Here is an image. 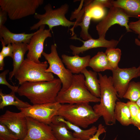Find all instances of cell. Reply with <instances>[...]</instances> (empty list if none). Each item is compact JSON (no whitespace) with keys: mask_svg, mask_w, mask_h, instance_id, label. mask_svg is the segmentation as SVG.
I'll use <instances>...</instances> for the list:
<instances>
[{"mask_svg":"<svg viewBox=\"0 0 140 140\" xmlns=\"http://www.w3.org/2000/svg\"><path fill=\"white\" fill-rule=\"evenodd\" d=\"M0 40L2 45V49L0 53L5 58L7 57H9L12 58L13 55V47L11 44H8L7 46H5L3 39L0 38Z\"/></svg>","mask_w":140,"mask_h":140,"instance_id":"1f68e13d","label":"cell"},{"mask_svg":"<svg viewBox=\"0 0 140 140\" xmlns=\"http://www.w3.org/2000/svg\"><path fill=\"white\" fill-rule=\"evenodd\" d=\"M136 120L137 121L140 123V109H139L137 114Z\"/></svg>","mask_w":140,"mask_h":140,"instance_id":"ab89813d","label":"cell"},{"mask_svg":"<svg viewBox=\"0 0 140 140\" xmlns=\"http://www.w3.org/2000/svg\"><path fill=\"white\" fill-rule=\"evenodd\" d=\"M61 104L57 102L33 105L20 110L26 116L43 123L50 125L53 118L57 115Z\"/></svg>","mask_w":140,"mask_h":140,"instance_id":"30bf717a","label":"cell"},{"mask_svg":"<svg viewBox=\"0 0 140 140\" xmlns=\"http://www.w3.org/2000/svg\"><path fill=\"white\" fill-rule=\"evenodd\" d=\"M89 103L61 104L57 115L81 128H87L100 117Z\"/></svg>","mask_w":140,"mask_h":140,"instance_id":"3957f363","label":"cell"},{"mask_svg":"<svg viewBox=\"0 0 140 140\" xmlns=\"http://www.w3.org/2000/svg\"><path fill=\"white\" fill-rule=\"evenodd\" d=\"M126 103L130 109L132 124L140 130V123L136 120L137 115L140 109L139 108L135 102L129 101Z\"/></svg>","mask_w":140,"mask_h":140,"instance_id":"f546056e","label":"cell"},{"mask_svg":"<svg viewBox=\"0 0 140 140\" xmlns=\"http://www.w3.org/2000/svg\"><path fill=\"white\" fill-rule=\"evenodd\" d=\"M81 73L85 77V85L88 91L94 96L100 98V85L97 72L88 70L86 68Z\"/></svg>","mask_w":140,"mask_h":140,"instance_id":"ffe728a7","label":"cell"},{"mask_svg":"<svg viewBox=\"0 0 140 140\" xmlns=\"http://www.w3.org/2000/svg\"><path fill=\"white\" fill-rule=\"evenodd\" d=\"M61 57L62 61L66 66L67 68L74 74L81 73L83 70L88 66L91 58L89 55L80 57L78 55L70 56L63 54Z\"/></svg>","mask_w":140,"mask_h":140,"instance_id":"2e32d148","label":"cell"},{"mask_svg":"<svg viewBox=\"0 0 140 140\" xmlns=\"http://www.w3.org/2000/svg\"><path fill=\"white\" fill-rule=\"evenodd\" d=\"M100 85V101L93 108L100 117H102L106 124L111 125L115 124L114 110L118 98L117 93L113 85L112 77L98 74Z\"/></svg>","mask_w":140,"mask_h":140,"instance_id":"7a4b0ae2","label":"cell"},{"mask_svg":"<svg viewBox=\"0 0 140 140\" xmlns=\"http://www.w3.org/2000/svg\"><path fill=\"white\" fill-rule=\"evenodd\" d=\"M62 86L59 78L49 81L26 82L19 87L17 93L27 98L33 105L54 103Z\"/></svg>","mask_w":140,"mask_h":140,"instance_id":"6da1fadb","label":"cell"},{"mask_svg":"<svg viewBox=\"0 0 140 140\" xmlns=\"http://www.w3.org/2000/svg\"><path fill=\"white\" fill-rule=\"evenodd\" d=\"M18 140L5 125L0 123V140Z\"/></svg>","mask_w":140,"mask_h":140,"instance_id":"4dcf8cb0","label":"cell"},{"mask_svg":"<svg viewBox=\"0 0 140 140\" xmlns=\"http://www.w3.org/2000/svg\"><path fill=\"white\" fill-rule=\"evenodd\" d=\"M15 92L11 91L9 94L3 93L0 90V109H3L6 106H13L19 110L21 109L29 107L31 105L28 103L20 100L15 95Z\"/></svg>","mask_w":140,"mask_h":140,"instance_id":"7402d4cb","label":"cell"},{"mask_svg":"<svg viewBox=\"0 0 140 140\" xmlns=\"http://www.w3.org/2000/svg\"><path fill=\"white\" fill-rule=\"evenodd\" d=\"M9 70L6 69L0 74V84L6 86L11 90V91L17 93L19 87L13 86L10 85L6 80V75L9 73Z\"/></svg>","mask_w":140,"mask_h":140,"instance_id":"d6a6232c","label":"cell"},{"mask_svg":"<svg viewBox=\"0 0 140 140\" xmlns=\"http://www.w3.org/2000/svg\"><path fill=\"white\" fill-rule=\"evenodd\" d=\"M112 71L114 87L118 97L122 99L127 90L131 80L138 77L140 72V65L137 67H133L120 68L118 67Z\"/></svg>","mask_w":140,"mask_h":140,"instance_id":"7c38bea8","label":"cell"},{"mask_svg":"<svg viewBox=\"0 0 140 140\" xmlns=\"http://www.w3.org/2000/svg\"><path fill=\"white\" fill-rule=\"evenodd\" d=\"M57 48L55 44H52L51 47V52L48 54L43 51L42 55L49 65L45 71L53 73L58 77L62 83V88L60 91H63L70 86L73 75L65 67L62 60L58 55Z\"/></svg>","mask_w":140,"mask_h":140,"instance_id":"ba28073f","label":"cell"},{"mask_svg":"<svg viewBox=\"0 0 140 140\" xmlns=\"http://www.w3.org/2000/svg\"><path fill=\"white\" fill-rule=\"evenodd\" d=\"M4 58L2 55L0 53V70H3L4 69Z\"/></svg>","mask_w":140,"mask_h":140,"instance_id":"74e56055","label":"cell"},{"mask_svg":"<svg viewBox=\"0 0 140 140\" xmlns=\"http://www.w3.org/2000/svg\"><path fill=\"white\" fill-rule=\"evenodd\" d=\"M48 63L46 61L37 63L25 59L15 77L20 85L26 82L52 80L54 79L53 74L45 71Z\"/></svg>","mask_w":140,"mask_h":140,"instance_id":"8992f818","label":"cell"},{"mask_svg":"<svg viewBox=\"0 0 140 140\" xmlns=\"http://www.w3.org/2000/svg\"><path fill=\"white\" fill-rule=\"evenodd\" d=\"M49 125L57 140H80L75 137L62 122H52Z\"/></svg>","mask_w":140,"mask_h":140,"instance_id":"d4e9b609","label":"cell"},{"mask_svg":"<svg viewBox=\"0 0 140 140\" xmlns=\"http://www.w3.org/2000/svg\"><path fill=\"white\" fill-rule=\"evenodd\" d=\"M70 39L78 40L81 41L83 45L79 47L71 45L69 48L72 51V53L74 55L83 53L84 52L89 49L97 47H103L107 48H115L119 43V41L114 39L107 40L105 38H99L94 39L92 38L86 40L81 39L77 37L76 35L72 37Z\"/></svg>","mask_w":140,"mask_h":140,"instance_id":"9a60e30c","label":"cell"},{"mask_svg":"<svg viewBox=\"0 0 140 140\" xmlns=\"http://www.w3.org/2000/svg\"><path fill=\"white\" fill-rule=\"evenodd\" d=\"M114 114L116 120L122 125L128 126L132 124L130 113L127 103L120 101H117Z\"/></svg>","mask_w":140,"mask_h":140,"instance_id":"603a6c76","label":"cell"},{"mask_svg":"<svg viewBox=\"0 0 140 140\" xmlns=\"http://www.w3.org/2000/svg\"><path fill=\"white\" fill-rule=\"evenodd\" d=\"M45 25H43L40 26L39 30L35 32L28 44L27 58L37 63L41 62L39 59L41 58L44 51L45 40L48 37H52L51 30L45 29Z\"/></svg>","mask_w":140,"mask_h":140,"instance_id":"4fadbf2b","label":"cell"},{"mask_svg":"<svg viewBox=\"0 0 140 140\" xmlns=\"http://www.w3.org/2000/svg\"><path fill=\"white\" fill-rule=\"evenodd\" d=\"M113 6L122 9L130 17H140V0L113 1Z\"/></svg>","mask_w":140,"mask_h":140,"instance_id":"44dd1931","label":"cell"},{"mask_svg":"<svg viewBox=\"0 0 140 140\" xmlns=\"http://www.w3.org/2000/svg\"><path fill=\"white\" fill-rule=\"evenodd\" d=\"M0 123L5 125L18 138L22 140L27 132V117L21 112L7 110L0 117Z\"/></svg>","mask_w":140,"mask_h":140,"instance_id":"8fae6325","label":"cell"},{"mask_svg":"<svg viewBox=\"0 0 140 140\" xmlns=\"http://www.w3.org/2000/svg\"><path fill=\"white\" fill-rule=\"evenodd\" d=\"M82 19L81 22L78 23L76 25V26H79L81 27V30L80 37L83 40H86L92 38L88 32L92 18L88 13L85 11L84 14Z\"/></svg>","mask_w":140,"mask_h":140,"instance_id":"83f0119b","label":"cell"},{"mask_svg":"<svg viewBox=\"0 0 140 140\" xmlns=\"http://www.w3.org/2000/svg\"><path fill=\"white\" fill-rule=\"evenodd\" d=\"M129 17L130 16L121 8L114 6L110 8L107 14L96 26L99 38H105L107 31L115 24L124 27L127 32H132L128 26Z\"/></svg>","mask_w":140,"mask_h":140,"instance_id":"9c48e42d","label":"cell"},{"mask_svg":"<svg viewBox=\"0 0 140 140\" xmlns=\"http://www.w3.org/2000/svg\"><path fill=\"white\" fill-rule=\"evenodd\" d=\"M13 47V69L9 73V79L11 80L21 66L24 59V56L28 51V44L23 43L12 44Z\"/></svg>","mask_w":140,"mask_h":140,"instance_id":"ac0fdd59","label":"cell"},{"mask_svg":"<svg viewBox=\"0 0 140 140\" xmlns=\"http://www.w3.org/2000/svg\"><path fill=\"white\" fill-rule=\"evenodd\" d=\"M52 122H61L64 123L68 129L73 131V136L80 140H88L96 132L97 128L93 125L89 128L83 130L79 126L66 120L61 116L56 115L52 119Z\"/></svg>","mask_w":140,"mask_h":140,"instance_id":"e0dca14e","label":"cell"},{"mask_svg":"<svg viewBox=\"0 0 140 140\" xmlns=\"http://www.w3.org/2000/svg\"><path fill=\"white\" fill-rule=\"evenodd\" d=\"M123 98L135 102L140 98V82L130 81Z\"/></svg>","mask_w":140,"mask_h":140,"instance_id":"4316f807","label":"cell"},{"mask_svg":"<svg viewBox=\"0 0 140 140\" xmlns=\"http://www.w3.org/2000/svg\"><path fill=\"white\" fill-rule=\"evenodd\" d=\"M43 0H0V9L7 13L12 20L19 19L36 12Z\"/></svg>","mask_w":140,"mask_h":140,"instance_id":"52a82bcc","label":"cell"},{"mask_svg":"<svg viewBox=\"0 0 140 140\" xmlns=\"http://www.w3.org/2000/svg\"><path fill=\"white\" fill-rule=\"evenodd\" d=\"M128 26L130 29L137 34L138 38L140 39V18L137 21L129 22Z\"/></svg>","mask_w":140,"mask_h":140,"instance_id":"e575fe53","label":"cell"},{"mask_svg":"<svg viewBox=\"0 0 140 140\" xmlns=\"http://www.w3.org/2000/svg\"><path fill=\"white\" fill-rule=\"evenodd\" d=\"M106 131L104 126L100 124L98 126L97 130L96 133L88 140H101L99 138L101 134L106 132Z\"/></svg>","mask_w":140,"mask_h":140,"instance_id":"d590c367","label":"cell"},{"mask_svg":"<svg viewBox=\"0 0 140 140\" xmlns=\"http://www.w3.org/2000/svg\"><path fill=\"white\" fill-rule=\"evenodd\" d=\"M69 5L65 3L59 7L53 9L50 3L46 5L44 7L45 11V13L41 14L36 13L34 15V18L38 19L39 21L30 27V30H37L43 25H47L51 30L55 26H61L68 27L71 26L75 27L76 23L72 22L67 19L65 15L69 10Z\"/></svg>","mask_w":140,"mask_h":140,"instance_id":"5b68a950","label":"cell"},{"mask_svg":"<svg viewBox=\"0 0 140 140\" xmlns=\"http://www.w3.org/2000/svg\"><path fill=\"white\" fill-rule=\"evenodd\" d=\"M34 33H15L11 32L4 25L0 27V38H3L5 45L20 43L29 44Z\"/></svg>","mask_w":140,"mask_h":140,"instance_id":"d6986e66","label":"cell"},{"mask_svg":"<svg viewBox=\"0 0 140 140\" xmlns=\"http://www.w3.org/2000/svg\"><path fill=\"white\" fill-rule=\"evenodd\" d=\"M85 77L81 73L73 75L71 84L63 91H60L56 101L61 104H77L90 102L97 103L100 98L92 95L85 85Z\"/></svg>","mask_w":140,"mask_h":140,"instance_id":"277c9868","label":"cell"},{"mask_svg":"<svg viewBox=\"0 0 140 140\" xmlns=\"http://www.w3.org/2000/svg\"><path fill=\"white\" fill-rule=\"evenodd\" d=\"M26 117L27 132L22 140H57L49 125Z\"/></svg>","mask_w":140,"mask_h":140,"instance_id":"5bb4252c","label":"cell"},{"mask_svg":"<svg viewBox=\"0 0 140 140\" xmlns=\"http://www.w3.org/2000/svg\"><path fill=\"white\" fill-rule=\"evenodd\" d=\"M135 103L140 109V98Z\"/></svg>","mask_w":140,"mask_h":140,"instance_id":"60d3db41","label":"cell"},{"mask_svg":"<svg viewBox=\"0 0 140 140\" xmlns=\"http://www.w3.org/2000/svg\"><path fill=\"white\" fill-rule=\"evenodd\" d=\"M7 13L1 9L0 10V27L4 25L7 20Z\"/></svg>","mask_w":140,"mask_h":140,"instance_id":"8d00e7d4","label":"cell"},{"mask_svg":"<svg viewBox=\"0 0 140 140\" xmlns=\"http://www.w3.org/2000/svg\"><path fill=\"white\" fill-rule=\"evenodd\" d=\"M85 5V11L92 18L98 20L103 18L105 16L106 10L104 8L98 6H95L90 7L88 5L90 3L86 2Z\"/></svg>","mask_w":140,"mask_h":140,"instance_id":"f1b7e54d","label":"cell"},{"mask_svg":"<svg viewBox=\"0 0 140 140\" xmlns=\"http://www.w3.org/2000/svg\"><path fill=\"white\" fill-rule=\"evenodd\" d=\"M105 53L113 70L118 68L121 55V50L118 48H109L107 49Z\"/></svg>","mask_w":140,"mask_h":140,"instance_id":"484cf974","label":"cell"},{"mask_svg":"<svg viewBox=\"0 0 140 140\" xmlns=\"http://www.w3.org/2000/svg\"><path fill=\"white\" fill-rule=\"evenodd\" d=\"M88 66L96 72H103L106 70H113L110 65L105 53L98 52L97 54L91 58Z\"/></svg>","mask_w":140,"mask_h":140,"instance_id":"cb8c5ba5","label":"cell"},{"mask_svg":"<svg viewBox=\"0 0 140 140\" xmlns=\"http://www.w3.org/2000/svg\"><path fill=\"white\" fill-rule=\"evenodd\" d=\"M135 43L137 45L140 46V41L137 38H136L135 40ZM138 77L140 76V72L138 75Z\"/></svg>","mask_w":140,"mask_h":140,"instance_id":"f35d334b","label":"cell"},{"mask_svg":"<svg viewBox=\"0 0 140 140\" xmlns=\"http://www.w3.org/2000/svg\"><path fill=\"white\" fill-rule=\"evenodd\" d=\"M111 0H95L92 1L88 5L90 7L95 6H100L104 8H111L113 6V1Z\"/></svg>","mask_w":140,"mask_h":140,"instance_id":"836d02e7","label":"cell"}]
</instances>
